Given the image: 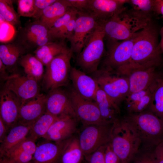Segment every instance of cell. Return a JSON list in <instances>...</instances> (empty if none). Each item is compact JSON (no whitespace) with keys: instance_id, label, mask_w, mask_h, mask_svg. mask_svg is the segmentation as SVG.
<instances>
[{"instance_id":"obj_1","label":"cell","mask_w":163,"mask_h":163,"mask_svg":"<svg viewBox=\"0 0 163 163\" xmlns=\"http://www.w3.org/2000/svg\"><path fill=\"white\" fill-rule=\"evenodd\" d=\"M150 18L126 8L112 17L98 22L104 30L105 37L111 41L123 40L131 38L137 31L149 24Z\"/></svg>"},{"instance_id":"obj_2","label":"cell","mask_w":163,"mask_h":163,"mask_svg":"<svg viewBox=\"0 0 163 163\" xmlns=\"http://www.w3.org/2000/svg\"><path fill=\"white\" fill-rule=\"evenodd\" d=\"M110 144L121 163H130L140 148L141 142L130 123L124 118H118L114 122Z\"/></svg>"},{"instance_id":"obj_3","label":"cell","mask_w":163,"mask_h":163,"mask_svg":"<svg viewBox=\"0 0 163 163\" xmlns=\"http://www.w3.org/2000/svg\"><path fill=\"white\" fill-rule=\"evenodd\" d=\"M157 33L149 24L136 34L130 63L145 67H156L161 60Z\"/></svg>"},{"instance_id":"obj_4","label":"cell","mask_w":163,"mask_h":163,"mask_svg":"<svg viewBox=\"0 0 163 163\" xmlns=\"http://www.w3.org/2000/svg\"><path fill=\"white\" fill-rule=\"evenodd\" d=\"M124 118L136 132L141 146L154 148L163 141V120L151 112L129 113Z\"/></svg>"},{"instance_id":"obj_5","label":"cell","mask_w":163,"mask_h":163,"mask_svg":"<svg viewBox=\"0 0 163 163\" xmlns=\"http://www.w3.org/2000/svg\"><path fill=\"white\" fill-rule=\"evenodd\" d=\"M105 37L104 29L98 22L82 50L77 55L76 65L87 74L98 70L104 53Z\"/></svg>"},{"instance_id":"obj_6","label":"cell","mask_w":163,"mask_h":163,"mask_svg":"<svg viewBox=\"0 0 163 163\" xmlns=\"http://www.w3.org/2000/svg\"><path fill=\"white\" fill-rule=\"evenodd\" d=\"M73 53L70 51L55 57L46 66L42 86L46 91L67 85Z\"/></svg>"},{"instance_id":"obj_7","label":"cell","mask_w":163,"mask_h":163,"mask_svg":"<svg viewBox=\"0 0 163 163\" xmlns=\"http://www.w3.org/2000/svg\"><path fill=\"white\" fill-rule=\"evenodd\" d=\"M13 40L27 53H33L39 47L54 41L49 29L38 21H27L18 29Z\"/></svg>"},{"instance_id":"obj_8","label":"cell","mask_w":163,"mask_h":163,"mask_svg":"<svg viewBox=\"0 0 163 163\" xmlns=\"http://www.w3.org/2000/svg\"><path fill=\"white\" fill-rule=\"evenodd\" d=\"M113 123L91 124L83 126L78 138L84 155H88L111 140Z\"/></svg>"},{"instance_id":"obj_9","label":"cell","mask_w":163,"mask_h":163,"mask_svg":"<svg viewBox=\"0 0 163 163\" xmlns=\"http://www.w3.org/2000/svg\"><path fill=\"white\" fill-rule=\"evenodd\" d=\"M112 73L100 69L91 74L98 86L119 106L129 91L128 78L113 76Z\"/></svg>"},{"instance_id":"obj_10","label":"cell","mask_w":163,"mask_h":163,"mask_svg":"<svg viewBox=\"0 0 163 163\" xmlns=\"http://www.w3.org/2000/svg\"><path fill=\"white\" fill-rule=\"evenodd\" d=\"M136 33L129 39L121 42L111 41L112 43L100 69L112 73L130 64Z\"/></svg>"},{"instance_id":"obj_11","label":"cell","mask_w":163,"mask_h":163,"mask_svg":"<svg viewBox=\"0 0 163 163\" xmlns=\"http://www.w3.org/2000/svg\"><path fill=\"white\" fill-rule=\"evenodd\" d=\"M68 91L77 118L81 122L83 126L113 123L106 121L103 118L95 102L82 98L72 86Z\"/></svg>"},{"instance_id":"obj_12","label":"cell","mask_w":163,"mask_h":163,"mask_svg":"<svg viewBox=\"0 0 163 163\" xmlns=\"http://www.w3.org/2000/svg\"><path fill=\"white\" fill-rule=\"evenodd\" d=\"M98 23L95 18L90 13L79 11L73 34L68 40L73 54L77 55L81 52Z\"/></svg>"},{"instance_id":"obj_13","label":"cell","mask_w":163,"mask_h":163,"mask_svg":"<svg viewBox=\"0 0 163 163\" xmlns=\"http://www.w3.org/2000/svg\"><path fill=\"white\" fill-rule=\"evenodd\" d=\"M155 67L129 64L117 70V73L120 75L130 74L128 78L129 91L128 95L145 89L152 85L157 75L155 71Z\"/></svg>"},{"instance_id":"obj_14","label":"cell","mask_w":163,"mask_h":163,"mask_svg":"<svg viewBox=\"0 0 163 163\" xmlns=\"http://www.w3.org/2000/svg\"><path fill=\"white\" fill-rule=\"evenodd\" d=\"M46 111L54 115L69 116L77 119L69 91L61 88L48 91L46 95Z\"/></svg>"},{"instance_id":"obj_15","label":"cell","mask_w":163,"mask_h":163,"mask_svg":"<svg viewBox=\"0 0 163 163\" xmlns=\"http://www.w3.org/2000/svg\"><path fill=\"white\" fill-rule=\"evenodd\" d=\"M14 74L5 82L4 87L16 95L21 100L22 105L40 94L37 82L26 75Z\"/></svg>"},{"instance_id":"obj_16","label":"cell","mask_w":163,"mask_h":163,"mask_svg":"<svg viewBox=\"0 0 163 163\" xmlns=\"http://www.w3.org/2000/svg\"><path fill=\"white\" fill-rule=\"evenodd\" d=\"M21 105V100L16 95L4 87L0 94V118L8 132L17 123Z\"/></svg>"},{"instance_id":"obj_17","label":"cell","mask_w":163,"mask_h":163,"mask_svg":"<svg viewBox=\"0 0 163 163\" xmlns=\"http://www.w3.org/2000/svg\"><path fill=\"white\" fill-rule=\"evenodd\" d=\"M69 79L72 82V87L81 97L85 100L94 101L98 85L91 76L71 67Z\"/></svg>"},{"instance_id":"obj_18","label":"cell","mask_w":163,"mask_h":163,"mask_svg":"<svg viewBox=\"0 0 163 163\" xmlns=\"http://www.w3.org/2000/svg\"><path fill=\"white\" fill-rule=\"evenodd\" d=\"M78 120L71 116L59 117L43 138L56 143L65 141L72 137L76 131Z\"/></svg>"},{"instance_id":"obj_19","label":"cell","mask_w":163,"mask_h":163,"mask_svg":"<svg viewBox=\"0 0 163 163\" xmlns=\"http://www.w3.org/2000/svg\"><path fill=\"white\" fill-rule=\"evenodd\" d=\"M127 0H89L88 12L93 15L98 22L106 20L126 8Z\"/></svg>"},{"instance_id":"obj_20","label":"cell","mask_w":163,"mask_h":163,"mask_svg":"<svg viewBox=\"0 0 163 163\" xmlns=\"http://www.w3.org/2000/svg\"><path fill=\"white\" fill-rule=\"evenodd\" d=\"M46 95L40 93L22 104L17 123L33 124L46 111Z\"/></svg>"},{"instance_id":"obj_21","label":"cell","mask_w":163,"mask_h":163,"mask_svg":"<svg viewBox=\"0 0 163 163\" xmlns=\"http://www.w3.org/2000/svg\"><path fill=\"white\" fill-rule=\"evenodd\" d=\"M47 140L37 146L29 163H59L65 141L54 143Z\"/></svg>"},{"instance_id":"obj_22","label":"cell","mask_w":163,"mask_h":163,"mask_svg":"<svg viewBox=\"0 0 163 163\" xmlns=\"http://www.w3.org/2000/svg\"><path fill=\"white\" fill-rule=\"evenodd\" d=\"M27 53L22 46L14 40L2 43L0 45V60L5 66L8 72H15L20 59Z\"/></svg>"},{"instance_id":"obj_23","label":"cell","mask_w":163,"mask_h":163,"mask_svg":"<svg viewBox=\"0 0 163 163\" xmlns=\"http://www.w3.org/2000/svg\"><path fill=\"white\" fill-rule=\"evenodd\" d=\"M72 7L67 0H56L45 9L35 20L44 25L49 29L55 22Z\"/></svg>"},{"instance_id":"obj_24","label":"cell","mask_w":163,"mask_h":163,"mask_svg":"<svg viewBox=\"0 0 163 163\" xmlns=\"http://www.w3.org/2000/svg\"><path fill=\"white\" fill-rule=\"evenodd\" d=\"M94 102L105 120L113 122L118 118L117 115L120 111L119 106L99 86L96 91Z\"/></svg>"},{"instance_id":"obj_25","label":"cell","mask_w":163,"mask_h":163,"mask_svg":"<svg viewBox=\"0 0 163 163\" xmlns=\"http://www.w3.org/2000/svg\"><path fill=\"white\" fill-rule=\"evenodd\" d=\"M70 50L66 41L55 40L39 47L33 53L46 66L57 56Z\"/></svg>"},{"instance_id":"obj_26","label":"cell","mask_w":163,"mask_h":163,"mask_svg":"<svg viewBox=\"0 0 163 163\" xmlns=\"http://www.w3.org/2000/svg\"><path fill=\"white\" fill-rule=\"evenodd\" d=\"M18 65L23 69L26 75L38 82L42 79L44 73V66L33 53H27L20 59Z\"/></svg>"},{"instance_id":"obj_27","label":"cell","mask_w":163,"mask_h":163,"mask_svg":"<svg viewBox=\"0 0 163 163\" xmlns=\"http://www.w3.org/2000/svg\"><path fill=\"white\" fill-rule=\"evenodd\" d=\"M33 124L17 123L8 131L0 146V156L25 138Z\"/></svg>"},{"instance_id":"obj_28","label":"cell","mask_w":163,"mask_h":163,"mask_svg":"<svg viewBox=\"0 0 163 163\" xmlns=\"http://www.w3.org/2000/svg\"><path fill=\"white\" fill-rule=\"evenodd\" d=\"M152 93L147 110L163 120V75L157 74L152 85Z\"/></svg>"},{"instance_id":"obj_29","label":"cell","mask_w":163,"mask_h":163,"mask_svg":"<svg viewBox=\"0 0 163 163\" xmlns=\"http://www.w3.org/2000/svg\"><path fill=\"white\" fill-rule=\"evenodd\" d=\"M84 155L78 138L72 136L64 141L60 162L61 163H81Z\"/></svg>"},{"instance_id":"obj_30","label":"cell","mask_w":163,"mask_h":163,"mask_svg":"<svg viewBox=\"0 0 163 163\" xmlns=\"http://www.w3.org/2000/svg\"><path fill=\"white\" fill-rule=\"evenodd\" d=\"M59 117L46 111L33 124L26 137L35 142L38 139L43 138Z\"/></svg>"},{"instance_id":"obj_31","label":"cell","mask_w":163,"mask_h":163,"mask_svg":"<svg viewBox=\"0 0 163 163\" xmlns=\"http://www.w3.org/2000/svg\"><path fill=\"white\" fill-rule=\"evenodd\" d=\"M13 1L0 0V14L5 18L6 22L15 27L21 28L20 16L16 12L13 5Z\"/></svg>"},{"instance_id":"obj_32","label":"cell","mask_w":163,"mask_h":163,"mask_svg":"<svg viewBox=\"0 0 163 163\" xmlns=\"http://www.w3.org/2000/svg\"><path fill=\"white\" fill-rule=\"evenodd\" d=\"M79 11L76 9L71 7L65 14L55 22L49 29L54 41L56 40L58 35L62 30L72 18L78 14Z\"/></svg>"},{"instance_id":"obj_33","label":"cell","mask_w":163,"mask_h":163,"mask_svg":"<svg viewBox=\"0 0 163 163\" xmlns=\"http://www.w3.org/2000/svg\"><path fill=\"white\" fill-rule=\"evenodd\" d=\"M155 148H146L141 146L130 162L157 163L155 152Z\"/></svg>"},{"instance_id":"obj_34","label":"cell","mask_w":163,"mask_h":163,"mask_svg":"<svg viewBox=\"0 0 163 163\" xmlns=\"http://www.w3.org/2000/svg\"><path fill=\"white\" fill-rule=\"evenodd\" d=\"M35 142L26 137L10 149L4 155L0 156L21 152H26L33 155L37 146Z\"/></svg>"},{"instance_id":"obj_35","label":"cell","mask_w":163,"mask_h":163,"mask_svg":"<svg viewBox=\"0 0 163 163\" xmlns=\"http://www.w3.org/2000/svg\"><path fill=\"white\" fill-rule=\"evenodd\" d=\"M133 10L149 17V13L154 11L155 0H131L128 2Z\"/></svg>"},{"instance_id":"obj_36","label":"cell","mask_w":163,"mask_h":163,"mask_svg":"<svg viewBox=\"0 0 163 163\" xmlns=\"http://www.w3.org/2000/svg\"><path fill=\"white\" fill-rule=\"evenodd\" d=\"M17 13L21 17L34 18L36 13L34 0H18Z\"/></svg>"},{"instance_id":"obj_37","label":"cell","mask_w":163,"mask_h":163,"mask_svg":"<svg viewBox=\"0 0 163 163\" xmlns=\"http://www.w3.org/2000/svg\"><path fill=\"white\" fill-rule=\"evenodd\" d=\"M152 96V85L150 92L144 96L139 101L128 109L129 113H137L145 110L151 102Z\"/></svg>"},{"instance_id":"obj_38","label":"cell","mask_w":163,"mask_h":163,"mask_svg":"<svg viewBox=\"0 0 163 163\" xmlns=\"http://www.w3.org/2000/svg\"><path fill=\"white\" fill-rule=\"evenodd\" d=\"M33 155L25 152H19L5 155L4 156L8 158L12 163H29L32 159Z\"/></svg>"},{"instance_id":"obj_39","label":"cell","mask_w":163,"mask_h":163,"mask_svg":"<svg viewBox=\"0 0 163 163\" xmlns=\"http://www.w3.org/2000/svg\"><path fill=\"white\" fill-rule=\"evenodd\" d=\"M152 85L145 89L131 93L128 95L125 100L127 104V109L136 104L144 96L150 92L151 91Z\"/></svg>"},{"instance_id":"obj_40","label":"cell","mask_w":163,"mask_h":163,"mask_svg":"<svg viewBox=\"0 0 163 163\" xmlns=\"http://www.w3.org/2000/svg\"><path fill=\"white\" fill-rule=\"evenodd\" d=\"M107 145L101 146L91 154L87 156L88 157V163H105V153Z\"/></svg>"},{"instance_id":"obj_41","label":"cell","mask_w":163,"mask_h":163,"mask_svg":"<svg viewBox=\"0 0 163 163\" xmlns=\"http://www.w3.org/2000/svg\"><path fill=\"white\" fill-rule=\"evenodd\" d=\"M56 0H34V5L36 9V14L34 17L37 19L42 11L49 6L55 2Z\"/></svg>"},{"instance_id":"obj_42","label":"cell","mask_w":163,"mask_h":163,"mask_svg":"<svg viewBox=\"0 0 163 163\" xmlns=\"http://www.w3.org/2000/svg\"><path fill=\"white\" fill-rule=\"evenodd\" d=\"M72 7L79 11L88 12V9L89 0H67Z\"/></svg>"},{"instance_id":"obj_43","label":"cell","mask_w":163,"mask_h":163,"mask_svg":"<svg viewBox=\"0 0 163 163\" xmlns=\"http://www.w3.org/2000/svg\"><path fill=\"white\" fill-rule=\"evenodd\" d=\"M105 160V163H121L119 158L112 150L110 143L106 148Z\"/></svg>"},{"instance_id":"obj_44","label":"cell","mask_w":163,"mask_h":163,"mask_svg":"<svg viewBox=\"0 0 163 163\" xmlns=\"http://www.w3.org/2000/svg\"><path fill=\"white\" fill-rule=\"evenodd\" d=\"M155 152L157 163H163V141L155 147Z\"/></svg>"},{"instance_id":"obj_45","label":"cell","mask_w":163,"mask_h":163,"mask_svg":"<svg viewBox=\"0 0 163 163\" xmlns=\"http://www.w3.org/2000/svg\"><path fill=\"white\" fill-rule=\"evenodd\" d=\"M8 71L6 66L0 60V77L2 80L6 82L10 77Z\"/></svg>"},{"instance_id":"obj_46","label":"cell","mask_w":163,"mask_h":163,"mask_svg":"<svg viewBox=\"0 0 163 163\" xmlns=\"http://www.w3.org/2000/svg\"><path fill=\"white\" fill-rule=\"evenodd\" d=\"M154 11L163 17V0H155Z\"/></svg>"},{"instance_id":"obj_47","label":"cell","mask_w":163,"mask_h":163,"mask_svg":"<svg viewBox=\"0 0 163 163\" xmlns=\"http://www.w3.org/2000/svg\"><path fill=\"white\" fill-rule=\"evenodd\" d=\"M6 126L2 119L0 118V142H2L4 140L8 132Z\"/></svg>"},{"instance_id":"obj_48","label":"cell","mask_w":163,"mask_h":163,"mask_svg":"<svg viewBox=\"0 0 163 163\" xmlns=\"http://www.w3.org/2000/svg\"><path fill=\"white\" fill-rule=\"evenodd\" d=\"M0 163H12L8 158L4 156L0 157Z\"/></svg>"},{"instance_id":"obj_49","label":"cell","mask_w":163,"mask_h":163,"mask_svg":"<svg viewBox=\"0 0 163 163\" xmlns=\"http://www.w3.org/2000/svg\"><path fill=\"white\" fill-rule=\"evenodd\" d=\"M161 39L159 44H158V47L161 53H163V35H161Z\"/></svg>"},{"instance_id":"obj_50","label":"cell","mask_w":163,"mask_h":163,"mask_svg":"<svg viewBox=\"0 0 163 163\" xmlns=\"http://www.w3.org/2000/svg\"><path fill=\"white\" fill-rule=\"evenodd\" d=\"M6 22V20L4 17L0 14V24H1Z\"/></svg>"},{"instance_id":"obj_51","label":"cell","mask_w":163,"mask_h":163,"mask_svg":"<svg viewBox=\"0 0 163 163\" xmlns=\"http://www.w3.org/2000/svg\"><path fill=\"white\" fill-rule=\"evenodd\" d=\"M161 35H163V27L162 28L161 30Z\"/></svg>"},{"instance_id":"obj_52","label":"cell","mask_w":163,"mask_h":163,"mask_svg":"<svg viewBox=\"0 0 163 163\" xmlns=\"http://www.w3.org/2000/svg\"></svg>"}]
</instances>
